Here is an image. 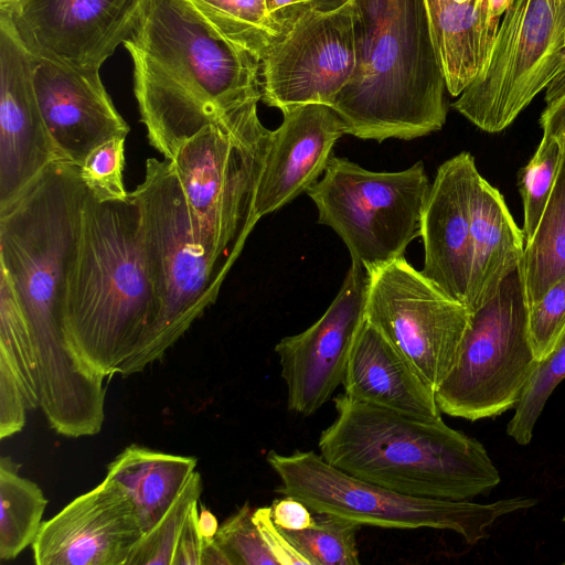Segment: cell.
Segmentation results:
<instances>
[{
    "label": "cell",
    "instance_id": "obj_1",
    "mask_svg": "<svg viewBox=\"0 0 565 565\" xmlns=\"http://www.w3.org/2000/svg\"><path fill=\"white\" fill-rule=\"evenodd\" d=\"M85 193L79 167L60 160L0 207V271L10 280L31 328L40 407L50 427L62 435L90 429L105 417V380L79 367L62 323Z\"/></svg>",
    "mask_w": 565,
    "mask_h": 565
},
{
    "label": "cell",
    "instance_id": "obj_2",
    "mask_svg": "<svg viewBox=\"0 0 565 565\" xmlns=\"http://www.w3.org/2000/svg\"><path fill=\"white\" fill-rule=\"evenodd\" d=\"M122 44L147 137L166 159L228 109L262 99V62L222 36L189 0H146Z\"/></svg>",
    "mask_w": 565,
    "mask_h": 565
},
{
    "label": "cell",
    "instance_id": "obj_3",
    "mask_svg": "<svg viewBox=\"0 0 565 565\" xmlns=\"http://www.w3.org/2000/svg\"><path fill=\"white\" fill-rule=\"evenodd\" d=\"M141 215L129 193L102 199L86 188L75 255L63 301V333L88 375L118 374L156 321Z\"/></svg>",
    "mask_w": 565,
    "mask_h": 565
},
{
    "label": "cell",
    "instance_id": "obj_4",
    "mask_svg": "<svg viewBox=\"0 0 565 565\" xmlns=\"http://www.w3.org/2000/svg\"><path fill=\"white\" fill-rule=\"evenodd\" d=\"M350 6L355 66L331 106L345 134L382 142L441 129L447 85L425 0H351Z\"/></svg>",
    "mask_w": 565,
    "mask_h": 565
},
{
    "label": "cell",
    "instance_id": "obj_5",
    "mask_svg": "<svg viewBox=\"0 0 565 565\" xmlns=\"http://www.w3.org/2000/svg\"><path fill=\"white\" fill-rule=\"evenodd\" d=\"M337 417L320 435V455L362 480L419 498L471 500L501 478L481 443L445 424L333 398Z\"/></svg>",
    "mask_w": 565,
    "mask_h": 565
},
{
    "label": "cell",
    "instance_id": "obj_6",
    "mask_svg": "<svg viewBox=\"0 0 565 565\" xmlns=\"http://www.w3.org/2000/svg\"><path fill=\"white\" fill-rule=\"evenodd\" d=\"M259 100L228 109L171 159L193 228L224 279L259 220L255 199L273 134L258 117Z\"/></svg>",
    "mask_w": 565,
    "mask_h": 565
},
{
    "label": "cell",
    "instance_id": "obj_7",
    "mask_svg": "<svg viewBox=\"0 0 565 565\" xmlns=\"http://www.w3.org/2000/svg\"><path fill=\"white\" fill-rule=\"evenodd\" d=\"M140 209L145 259L158 302L156 321L118 374L129 376L161 360L212 306L223 281L200 242L171 160L149 158L130 192Z\"/></svg>",
    "mask_w": 565,
    "mask_h": 565
},
{
    "label": "cell",
    "instance_id": "obj_8",
    "mask_svg": "<svg viewBox=\"0 0 565 565\" xmlns=\"http://www.w3.org/2000/svg\"><path fill=\"white\" fill-rule=\"evenodd\" d=\"M267 462L280 480L276 491L300 500L313 512L359 525L451 531L470 545L488 537L500 518L537 503L524 497L476 503L407 495L353 477L311 450L290 455L271 450Z\"/></svg>",
    "mask_w": 565,
    "mask_h": 565
},
{
    "label": "cell",
    "instance_id": "obj_9",
    "mask_svg": "<svg viewBox=\"0 0 565 565\" xmlns=\"http://www.w3.org/2000/svg\"><path fill=\"white\" fill-rule=\"evenodd\" d=\"M431 183L423 162L396 172L371 171L332 156L321 180L307 193L318 223L331 227L352 262L369 274L404 257L420 236L422 214Z\"/></svg>",
    "mask_w": 565,
    "mask_h": 565
},
{
    "label": "cell",
    "instance_id": "obj_10",
    "mask_svg": "<svg viewBox=\"0 0 565 565\" xmlns=\"http://www.w3.org/2000/svg\"><path fill=\"white\" fill-rule=\"evenodd\" d=\"M537 363L520 264L491 299L470 311L456 364L436 390L437 405L471 422L499 416L515 408Z\"/></svg>",
    "mask_w": 565,
    "mask_h": 565
},
{
    "label": "cell",
    "instance_id": "obj_11",
    "mask_svg": "<svg viewBox=\"0 0 565 565\" xmlns=\"http://www.w3.org/2000/svg\"><path fill=\"white\" fill-rule=\"evenodd\" d=\"M565 60V0H513L484 70L452 104L487 132L509 127Z\"/></svg>",
    "mask_w": 565,
    "mask_h": 565
},
{
    "label": "cell",
    "instance_id": "obj_12",
    "mask_svg": "<svg viewBox=\"0 0 565 565\" xmlns=\"http://www.w3.org/2000/svg\"><path fill=\"white\" fill-rule=\"evenodd\" d=\"M365 319L436 392L456 364L470 311L401 257L370 274Z\"/></svg>",
    "mask_w": 565,
    "mask_h": 565
},
{
    "label": "cell",
    "instance_id": "obj_13",
    "mask_svg": "<svg viewBox=\"0 0 565 565\" xmlns=\"http://www.w3.org/2000/svg\"><path fill=\"white\" fill-rule=\"evenodd\" d=\"M145 1L12 0L0 4V15L34 57L99 72L132 32Z\"/></svg>",
    "mask_w": 565,
    "mask_h": 565
},
{
    "label": "cell",
    "instance_id": "obj_14",
    "mask_svg": "<svg viewBox=\"0 0 565 565\" xmlns=\"http://www.w3.org/2000/svg\"><path fill=\"white\" fill-rule=\"evenodd\" d=\"M355 66L350 3L309 9L262 60V100L284 110L305 104L332 106Z\"/></svg>",
    "mask_w": 565,
    "mask_h": 565
},
{
    "label": "cell",
    "instance_id": "obj_15",
    "mask_svg": "<svg viewBox=\"0 0 565 565\" xmlns=\"http://www.w3.org/2000/svg\"><path fill=\"white\" fill-rule=\"evenodd\" d=\"M369 271L352 262L326 312L305 331L282 338L275 352L289 411L309 416L342 384L350 353L365 320Z\"/></svg>",
    "mask_w": 565,
    "mask_h": 565
},
{
    "label": "cell",
    "instance_id": "obj_16",
    "mask_svg": "<svg viewBox=\"0 0 565 565\" xmlns=\"http://www.w3.org/2000/svg\"><path fill=\"white\" fill-rule=\"evenodd\" d=\"M142 534L128 491L106 476L44 521L31 547L36 565H126Z\"/></svg>",
    "mask_w": 565,
    "mask_h": 565
},
{
    "label": "cell",
    "instance_id": "obj_17",
    "mask_svg": "<svg viewBox=\"0 0 565 565\" xmlns=\"http://www.w3.org/2000/svg\"><path fill=\"white\" fill-rule=\"evenodd\" d=\"M34 57L0 15V207L63 160L42 116Z\"/></svg>",
    "mask_w": 565,
    "mask_h": 565
},
{
    "label": "cell",
    "instance_id": "obj_18",
    "mask_svg": "<svg viewBox=\"0 0 565 565\" xmlns=\"http://www.w3.org/2000/svg\"><path fill=\"white\" fill-rule=\"evenodd\" d=\"M33 78L42 116L63 160L79 167L103 143L127 137L129 126L113 104L99 72L34 57Z\"/></svg>",
    "mask_w": 565,
    "mask_h": 565
},
{
    "label": "cell",
    "instance_id": "obj_19",
    "mask_svg": "<svg viewBox=\"0 0 565 565\" xmlns=\"http://www.w3.org/2000/svg\"><path fill=\"white\" fill-rule=\"evenodd\" d=\"M281 113L257 188L259 218L313 186L328 167L334 143L345 134L342 118L326 104L298 105Z\"/></svg>",
    "mask_w": 565,
    "mask_h": 565
},
{
    "label": "cell",
    "instance_id": "obj_20",
    "mask_svg": "<svg viewBox=\"0 0 565 565\" xmlns=\"http://www.w3.org/2000/svg\"><path fill=\"white\" fill-rule=\"evenodd\" d=\"M477 171L466 151L445 161L430 185L420 224L423 275L463 305L471 268L470 194Z\"/></svg>",
    "mask_w": 565,
    "mask_h": 565
},
{
    "label": "cell",
    "instance_id": "obj_21",
    "mask_svg": "<svg viewBox=\"0 0 565 565\" xmlns=\"http://www.w3.org/2000/svg\"><path fill=\"white\" fill-rule=\"evenodd\" d=\"M344 394L420 420L441 418L436 392L405 354L366 319L342 381Z\"/></svg>",
    "mask_w": 565,
    "mask_h": 565
},
{
    "label": "cell",
    "instance_id": "obj_22",
    "mask_svg": "<svg viewBox=\"0 0 565 565\" xmlns=\"http://www.w3.org/2000/svg\"><path fill=\"white\" fill-rule=\"evenodd\" d=\"M470 216L471 268L465 305L473 311L520 266L525 238L501 193L478 171L471 185Z\"/></svg>",
    "mask_w": 565,
    "mask_h": 565
},
{
    "label": "cell",
    "instance_id": "obj_23",
    "mask_svg": "<svg viewBox=\"0 0 565 565\" xmlns=\"http://www.w3.org/2000/svg\"><path fill=\"white\" fill-rule=\"evenodd\" d=\"M476 2L425 0L447 90L454 97L487 66L500 24L482 15Z\"/></svg>",
    "mask_w": 565,
    "mask_h": 565
},
{
    "label": "cell",
    "instance_id": "obj_24",
    "mask_svg": "<svg viewBox=\"0 0 565 565\" xmlns=\"http://www.w3.org/2000/svg\"><path fill=\"white\" fill-rule=\"evenodd\" d=\"M196 459L129 445L107 466V477L131 497L142 532L150 530L179 495Z\"/></svg>",
    "mask_w": 565,
    "mask_h": 565
},
{
    "label": "cell",
    "instance_id": "obj_25",
    "mask_svg": "<svg viewBox=\"0 0 565 565\" xmlns=\"http://www.w3.org/2000/svg\"><path fill=\"white\" fill-rule=\"evenodd\" d=\"M527 305L565 277V154L552 194L521 260Z\"/></svg>",
    "mask_w": 565,
    "mask_h": 565
},
{
    "label": "cell",
    "instance_id": "obj_26",
    "mask_svg": "<svg viewBox=\"0 0 565 565\" xmlns=\"http://www.w3.org/2000/svg\"><path fill=\"white\" fill-rule=\"evenodd\" d=\"M47 500L41 488L19 473L9 457L0 460V558H15L35 541Z\"/></svg>",
    "mask_w": 565,
    "mask_h": 565
},
{
    "label": "cell",
    "instance_id": "obj_27",
    "mask_svg": "<svg viewBox=\"0 0 565 565\" xmlns=\"http://www.w3.org/2000/svg\"><path fill=\"white\" fill-rule=\"evenodd\" d=\"M225 39L260 62L287 34L270 15L266 0H189Z\"/></svg>",
    "mask_w": 565,
    "mask_h": 565
},
{
    "label": "cell",
    "instance_id": "obj_28",
    "mask_svg": "<svg viewBox=\"0 0 565 565\" xmlns=\"http://www.w3.org/2000/svg\"><path fill=\"white\" fill-rule=\"evenodd\" d=\"M0 362L18 376L30 409L40 407L35 345L26 316L4 273L0 271Z\"/></svg>",
    "mask_w": 565,
    "mask_h": 565
},
{
    "label": "cell",
    "instance_id": "obj_29",
    "mask_svg": "<svg viewBox=\"0 0 565 565\" xmlns=\"http://www.w3.org/2000/svg\"><path fill=\"white\" fill-rule=\"evenodd\" d=\"M311 526L282 530L310 565H359L356 532L361 525L343 518L313 512Z\"/></svg>",
    "mask_w": 565,
    "mask_h": 565
},
{
    "label": "cell",
    "instance_id": "obj_30",
    "mask_svg": "<svg viewBox=\"0 0 565 565\" xmlns=\"http://www.w3.org/2000/svg\"><path fill=\"white\" fill-rule=\"evenodd\" d=\"M202 490L201 475L194 471L161 519L139 539L126 565H173L185 520Z\"/></svg>",
    "mask_w": 565,
    "mask_h": 565
},
{
    "label": "cell",
    "instance_id": "obj_31",
    "mask_svg": "<svg viewBox=\"0 0 565 565\" xmlns=\"http://www.w3.org/2000/svg\"><path fill=\"white\" fill-rule=\"evenodd\" d=\"M565 379V334L553 351L539 361L509 420L507 434L519 445L532 440L534 426L553 391Z\"/></svg>",
    "mask_w": 565,
    "mask_h": 565
},
{
    "label": "cell",
    "instance_id": "obj_32",
    "mask_svg": "<svg viewBox=\"0 0 565 565\" xmlns=\"http://www.w3.org/2000/svg\"><path fill=\"white\" fill-rule=\"evenodd\" d=\"M563 150L557 140L544 136L527 164L520 171L519 188L524 207L523 234L530 242L556 182Z\"/></svg>",
    "mask_w": 565,
    "mask_h": 565
},
{
    "label": "cell",
    "instance_id": "obj_33",
    "mask_svg": "<svg viewBox=\"0 0 565 565\" xmlns=\"http://www.w3.org/2000/svg\"><path fill=\"white\" fill-rule=\"evenodd\" d=\"M214 537L232 565H278L266 547L247 503L218 527Z\"/></svg>",
    "mask_w": 565,
    "mask_h": 565
},
{
    "label": "cell",
    "instance_id": "obj_34",
    "mask_svg": "<svg viewBox=\"0 0 565 565\" xmlns=\"http://www.w3.org/2000/svg\"><path fill=\"white\" fill-rule=\"evenodd\" d=\"M125 137L114 138L93 150L79 166L86 188L102 199H125Z\"/></svg>",
    "mask_w": 565,
    "mask_h": 565
},
{
    "label": "cell",
    "instance_id": "obj_35",
    "mask_svg": "<svg viewBox=\"0 0 565 565\" xmlns=\"http://www.w3.org/2000/svg\"><path fill=\"white\" fill-rule=\"evenodd\" d=\"M527 323L534 354L541 361L565 334V277L539 301L527 305Z\"/></svg>",
    "mask_w": 565,
    "mask_h": 565
},
{
    "label": "cell",
    "instance_id": "obj_36",
    "mask_svg": "<svg viewBox=\"0 0 565 565\" xmlns=\"http://www.w3.org/2000/svg\"><path fill=\"white\" fill-rule=\"evenodd\" d=\"M30 411L24 390L13 371L0 362V438H8L25 425Z\"/></svg>",
    "mask_w": 565,
    "mask_h": 565
},
{
    "label": "cell",
    "instance_id": "obj_37",
    "mask_svg": "<svg viewBox=\"0 0 565 565\" xmlns=\"http://www.w3.org/2000/svg\"><path fill=\"white\" fill-rule=\"evenodd\" d=\"M253 520L266 547L278 564L310 565L286 533L274 522L270 507L253 510Z\"/></svg>",
    "mask_w": 565,
    "mask_h": 565
},
{
    "label": "cell",
    "instance_id": "obj_38",
    "mask_svg": "<svg viewBox=\"0 0 565 565\" xmlns=\"http://www.w3.org/2000/svg\"><path fill=\"white\" fill-rule=\"evenodd\" d=\"M540 124L543 135L557 140L565 154V60L545 88V108Z\"/></svg>",
    "mask_w": 565,
    "mask_h": 565
},
{
    "label": "cell",
    "instance_id": "obj_39",
    "mask_svg": "<svg viewBox=\"0 0 565 565\" xmlns=\"http://www.w3.org/2000/svg\"><path fill=\"white\" fill-rule=\"evenodd\" d=\"M198 518L199 501L192 505L185 520L178 541L173 565H201L204 536L199 529Z\"/></svg>",
    "mask_w": 565,
    "mask_h": 565
},
{
    "label": "cell",
    "instance_id": "obj_40",
    "mask_svg": "<svg viewBox=\"0 0 565 565\" xmlns=\"http://www.w3.org/2000/svg\"><path fill=\"white\" fill-rule=\"evenodd\" d=\"M270 510L274 522L282 530L299 531L313 523L312 511L292 497L274 500Z\"/></svg>",
    "mask_w": 565,
    "mask_h": 565
},
{
    "label": "cell",
    "instance_id": "obj_41",
    "mask_svg": "<svg viewBox=\"0 0 565 565\" xmlns=\"http://www.w3.org/2000/svg\"><path fill=\"white\" fill-rule=\"evenodd\" d=\"M273 19L287 32L312 7V0H266Z\"/></svg>",
    "mask_w": 565,
    "mask_h": 565
},
{
    "label": "cell",
    "instance_id": "obj_42",
    "mask_svg": "<svg viewBox=\"0 0 565 565\" xmlns=\"http://www.w3.org/2000/svg\"><path fill=\"white\" fill-rule=\"evenodd\" d=\"M232 565L231 559L215 537H204L201 565Z\"/></svg>",
    "mask_w": 565,
    "mask_h": 565
},
{
    "label": "cell",
    "instance_id": "obj_43",
    "mask_svg": "<svg viewBox=\"0 0 565 565\" xmlns=\"http://www.w3.org/2000/svg\"><path fill=\"white\" fill-rule=\"evenodd\" d=\"M513 0H477L478 11L490 22L500 23V18Z\"/></svg>",
    "mask_w": 565,
    "mask_h": 565
},
{
    "label": "cell",
    "instance_id": "obj_44",
    "mask_svg": "<svg viewBox=\"0 0 565 565\" xmlns=\"http://www.w3.org/2000/svg\"><path fill=\"white\" fill-rule=\"evenodd\" d=\"M198 523L204 537H214L220 527L215 515L204 507L199 509Z\"/></svg>",
    "mask_w": 565,
    "mask_h": 565
},
{
    "label": "cell",
    "instance_id": "obj_45",
    "mask_svg": "<svg viewBox=\"0 0 565 565\" xmlns=\"http://www.w3.org/2000/svg\"><path fill=\"white\" fill-rule=\"evenodd\" d=\"M351 0H312L313 9L320 11H333L350 3Z\"/></svg>",
    "mask_w": 565,
    "mask_h": 565
},
{
    "label": "cell",
    "instance_id": "obj_46",
    "mask_svg": "<svg viewBox=\"0 0 565 565\" xmlns=\"http://www.w3.org/2000/svg\"><path fill=\"white\" fill-rule=\"evenodd\" d=\"M12 0H0V4H6V3H9L11 2Z\"/></svg>",
    "mask_w": 565,
    "mask_h": 565
},
{
    "label": "cell",
    "instance_id": "obj_47",
    "mask_svg": "<svg viewBox=\"0 0 565 565\" xmlns=\"http://www.w3.org/2000/svg\"><path fill=\"white\" fill-rule=\"evenodd\" d=\"M563 521L565 522V515H564V518H563Z\"/></svg>",
    "mask_w": 565,
    "mask_h": 565
},
{
    "label": "cell",
    "instance_id": "obj_48",
    "mask_svg": "<svg viewBox=\"0 0 565 565\" xmlns=\"http://www.w3.org/2000/svg\"><path fill=\"white\" fill-rule=\"evenodd\" d=\"M563 564L565 565V561L563 562Z\"/></svg>",
    "mask_w": 565,
    "mask_h": 565
}]
</instances>
